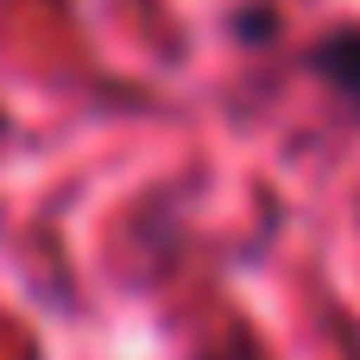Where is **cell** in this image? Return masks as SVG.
I'll use <instances>...</instances> for the list:
<instances>
[{
  "mask_svg": "<svg viewBox=\"0 0 360 360\" xmlns=\"http://www.w3.org/2000/svg\"><path fill=\"white\" fill-rule=\"evenodd\" d=\"M310 76L316 82H329L348 108H360V25H335V32H323L316 44H310Z\"/></svg>",
  "mask_w": 360,
  "mask_h": 360,
  "instance_id": "1",
  "label": "cell"
},
{
  "mask_svg": "<svg viewBox=\"0 0 360 360\" xmlns=\"http://www.w3.org/2000/svg\"><path fill=\"white\" fill-rule=\"evenodd\" d=\"M209 360H240V354H209Z\"/></svg>",
  "mask_w": 360,
  "mask_h": 360,
  "instance_id": "2",
  "label": "cell"
}]
</instances>
